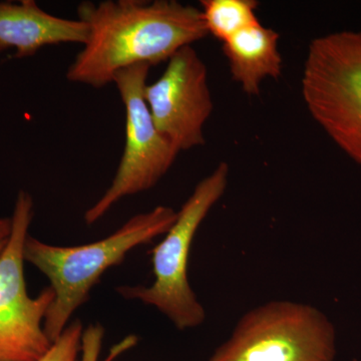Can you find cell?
I'll list each match as a JSON object with an SVG mask.
<instances>
[{"label":"cell","instance_id":"6da1fadb","mask_svg":"<svg viewBox=\"0 0 361 361\" xmlns=\"http://www.w3.org/2000/svg\"><path fill=\"white\" fill-rule=\"evenodd\" d=\"M87 42L66 71L70 82L101 89L118 71L165 63L208 35L200 9L176 0L80 2Z\"/></svg>","mask_w":361,"mask_h":361},{"label":"cell","instance_id":"7a4b0ae2","mask_svg":"<svg viewBox=\"0 0 361 361\" xmlns=\"http://www.w3.org/2000/svg\"><path fill=\"white\" fill-rule=\"evenodd\" d=\"M177 217L174 209L158 206L130 218L106 238L87 245H49L28 235L23 258L49 278L54 292L44 322L49 341L54 343L61 336L71 315L89 299L92 287L109 268L121 264L135 247L167 234Z\"/></svg>","mask_w":361,"mask_h":361},{"label":"cell","instance_id":"3957f363","mask_svg":"<svg viewBox=\"0 0 361 361\" xmlns=\"http://www.w3.org/2000/svg\"><path fill=\"white\" fill-rule=\"evenodd\" d=\"M301 94L311 118L361 166V32L329 33L311 42Z\"/></svg>","mask_w":361,"mask_h":361},{"label":"cell","instance_id":"277c9868","mask_svg":"<svg viewBox=\"0 0 361 361\" xmlns=\"http://www.w3.org/2000/svg\"><path fill=\"white\" fill-rule=\"evenodd\" d=\"M229 166L220 163L200 180L185 202L174 225L152 251L155 281L149 287L120 286L126 299H137L167 316L180 330L196 329L206 319L205 310L188 281V261L195 235L227 189Z\"/></svg>","mask_w":361,"mask_h":361},{"label":"cell","instance_id":"5b68a950","mask_svg":"<svg viewBox=\"0 0 361 361\" xmlns=\"http://www.w3.org/2000/svg\"><path fill=\"white\" fill-rule=\"evenodd\" d=\"M336 331L310 304L270 301L240 318L207 361H336Z\"/></svg>","mask_w":361,"mask_h":361},{"label":"cell","instance_id":"8992f818","mask_svg":"<svg viewBox=\"0 0 361 361\" xmlns=\"http://www.w3.org/2000/svg\"><path fill=\"white\" fill-rule=\"evenodd\" d=\"M149 68L147 65L130 66L114 78L125 106V148L110 188L85 214L87 225L101 219L125 197L155 187L179 154L157 130L145 99Z\"/></svg>","mask_w":361,"mask_h":361},{"label":"cell","instance_id":"52a82bcc","mask_svg":"<svg viewBox=\"0 0 361 361\" xmlns=\"http://www.w3.org/2000/svg\"><path fill=\"white\" fill-rule=\"evenodd\" d=\"M32 217V197L21 190L11 239L0 255V361H37L52 345L44 322L54 292L47 287L32 298L26 290L23 247Z\"/></svg>","mask_w":361,"mask_h":361},{"label":"cell","instance_id":"ba28073f","mask_svg":"<svg viewBox=\"0 0 361 361\" xmlns=\"http://www.w3.org/2000/svg\"><path fill=\"white\" fill-rule=\"evenodd\" d=\"M160 78L145 87V99L157 130L178 152L205 144L204 126L214 104L205 63L192 45L167 61Z\"/></svg>","mask_w":361,"mask_h":361},{"label":"cell","instance_id":"9c48e42d","mask_svg":"<svg viewBox=\"0 0 361 361\" xmlns=\"http://www.w3.org/2000/svg\"><path fill=\"white\" fill-rule=\"evenodd\" d=\"M87 37L82 20L52 16L35 0L0 2V54L14 49V59L28 58L47 45H84Z\"/></svg>","mask_w":361,"mask_h":361},{"label":"cell","instance_id":"30bf717a","mask_svg":"<svg viewBox=\"0 0 361 361\" xmlns=\"http://www.w3.org/2000/svg\"><path fill=\"white\" fill-rule=\"evenodd\" d=\"M278 42L279 35L259 23L223 42L231 77L248 96H258L266 78L281 75L283 61Z\"/></svg>","mask_w":361,"mask_h":361},{"label":"cell","instance_id":"8fae6325","mask_svg":"<svg viewBox=\"0 0 361 361\" xmlns=\"http://www.w3.org/2000/svg\"><path fill=\"white\" fill-rule=\"evenodd\" d=\"M201 6L208 35L222 42L260 23L254 0H202Z\"/></svg>","mask_w":361,"mask_h":361},{"label":"cell","instance_id":"7c38bea8","mask_svg":"<svg viewBox=\"0 0 361 361\" xmlns=\"http://www.w3.org/2000/svg\"><path fill=\"white\" fill-rule=\"evenodd\" d=\"M84 327L80 320H75L66 327L51 348L37 361H78L82 351Z\"/></svg>","mask_w":361,"mask_h":361},{"label":"cell","instance_id":"4fadbf2b","mask_svg":"<svg viewBox=\"0 0 361 361\" xmlns=\"http://www.w3.org/2000/svg\"><path fill=\"white\" fill-rule=\"evenodd\" d=\"M103 326L99 324L90 325L82 334V358L78 361H99V353H101L102 343L104 336ZM137 342L135 336H129L118 343L111 351V355L106 361H113L116 356L120 355L123 351L134 346Z\"/></svg>","mask_w":361,"mask_h":361},{"label":"cell","instance_id":"5bb4252c","mask_svg":"<svg viewBox=\"0 0 361 361\" xmlns=\"http://www.w3.org/2000/svg\"><path fill=\"white\" fill-rule=\"evenodd\" d=\"M11 231H13L11 218H0V255L11 239Z\"/></svg>","mask_w":361,"mask_h":361}]
</instances>
